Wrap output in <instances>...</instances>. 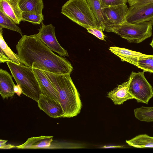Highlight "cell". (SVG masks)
Listing matches in <instances>:
<instances>
[{"instance_id":"obj_21","label":"cell","mask_w":153,"mask_h":153,"mask_svg":"<svg viewBox=\"0 0 153 153\" xmlns=\"http://www.w3.org/2000/svg\"><path fill=\"white\" fill-rule=\"evenodd\" d=\"M0 28L7 29L17 32L22 36L23 34L21 29L9 17L0 10Z\"/></svg>"},{"instance_id":"obj_26","label":"cell","mask_w":153,"mask_h":153,"mask_svg":"<svg viewBox=\"0 0 153 153\" xmlns=\"http://www.w3.org/2000/svg\"><path fill=\"white\" fill-rule=\"evenodd\" d=\"M88 32L93 35L100 39L104 40L105 37L102 29L97 28H90L87 29Z\"/></svg>"},{"instance_id":"obj_3","label":"cell","mask_w":153,"mask_h":153,"mask_svg":"<svg viewBox=\"0 0 153 153\" xmlns=\"http://www.w3.org/2000/svg\"><path fill=\"white\" fill-rule=\"evenodd\" d=\"M7 64L22 94L37 102L42 91L32 68L21 62L17 65L10 61Z\"/></svg>"},{"instance_id":"obj_20","label":"cell","mask_w":153,"mask_h":153,"mask_svg":"<svg viewBox=\"0 0 153 153\" xmlns=\"http://www.w3.org/2000/svg\"><path fill=\"white\" fill-rule=\"evenodd\" d=\"M135 117L138 120L147 122L153 121V107L142 106L134 110Z\"/></svg>"},{"instance_id":"obj_2","label":"cell","mask_w":153,"mask_h":153,"mask_svg":"<svg viewBox=\"0 0 153 153\" xmlns=\"http://www.w3.org/2000/svg\"><path fill=\"white\" fill-rule=\"evenodd\" d=\"M43 71L58 92L59 102L64 112L63 117H72L78 115L80 112L82 104L70 74H57Z\"/></svg>"},{"instance_id":"obj_7","label":"cell","mask_w":153,"mask_h":153,"mask_svg":"<svg viewBox=\"0 0 153 153\" xmlns=\"http://www.w3.org/2000/svg\"><path fill=\"white\" fill-rule=\"evenodd\" d=\"M37 35L42 41L49 48L61 56H68L67 51L58 42L55 34V27L52 24L45 25L42 22Z\"/></svg>"},{"instance_id":"obj_9","label":"cell","mask_w":153,"mask_h":153,"mask_svg":"<svg viewBox=\"0 0 153 153\" xmlns=\"http://www.w3.org/2000/svg\"><path fill=\"white\" fill-rule=\"evenodd\" d=\"M126 4L111 6L102 8V13L106 27L119 25L126 21L128 9Z\"/></svg>"},{"instance_id":"obj_24","label":"cell","mask_w":153,"mask_h":153,"mask_svg":"<svg viewBox=\"0 0 153 153\" xmlns=\"http://www.w3.org/2000/svg\"><path fill=\"white\" fill-rule=\"evenodd\" d=\"M43 14L22 12V21H27L34 24L40 25L44 20Z\"/></svg>"},{"instance_id":"obj_10","label":"cell","mask_w":153,"mask_h":153,"mask_svg":"<svg viewBox=\"0 0 153 153\" xmlns=\"http://www.w3.org/2000/svg\"><path fill=\"white\" fill-rule=\"evenodd\" d=\"M37 102L39 108L50 117L53 118L63 117V110L58 101L41 94Z\"/></svg>"},{"instance_id":"obj_22","label":"cell","mask_w":153,"mask_h":153,"mask_svg":"<svg viewBox=\"0 0 153 153\" xmlns=\"http://www.w3.org/2000/svg\"><path fill=\"white\" fill-rule=\"evenodd\" d=\"M2 29L0 28V48L11 62L19 65L21 62L18 55L14 53L8 47L3 36Z\"/></svg>"},{"instance_id":"obj_23","label":"cell","mask_w":153,"mask_h":153,"mask_svg":"<svg viewBox=\"0 0 153 153\" xmlns=\"http://www.w3.org/2000/svg\"><path fill=\"white\" fill-rule=\"evenodd\" d=\"M136 67L144 72L153 73V55L140 58Z\"/></svg>"},{"instance_id":"obj_1","label":"cell","mask_w":153,"mask_h":153,"mask_svg":"<svg viewBox=\"0 0 153 153\" xmlns=\"http://www.w3.org/2000/svg\"><path fill=\"white\" fill-rule=\"evenodd\" d=\"M16 48L21 62L30 67L57 74H70L73 70L71 63L54 53L37 33L22 36Z\"/></svg>"},{"instance_id":"obj_15","label":"cell","mask_w":153,"mask_h":153,"mask_svg":"<svg viewBox=\"0 0 153 153\" xmlns=\"http://www.w3.org/2000/svg\"><path fill=\"white\" fill-rule=\"evenodd\" d=\"M12 76L6 70L0 69V93L3 99L12 97L15 93Z\"/></svg>"},{"instance_id":"obj_6","label":"cell","mask_w":153,"mask_h":153,"mask_svg":"<svg viewBox=\"0 0 153 153\" xmlns=\"http://www.w3.org/2000/svg\"><path fill=\"white\" fill-rule=\"evenodd\" d=\"M144 72L131 73L129 91L137 102L148 104L153 97V88L145 78Z\"/></svg>"},{"instance_id":"obj_5","label":"cell","mask_w":153,"mask_h":153,"mask_svg":"<svg viewBox=\"0 0 153 153\" xmlns=\"http://www.w3.org/2000/svg\"><path fill=\"white\" fill-rule=\"evenodd\" d=\"M153 25L151 22L135 24L126 21L120 24L108 27L105 30L113 32L130 42L138 43L151 36Z\"/></svg>"},{"instance_id":"obj_29","label":"cell","mask_w":153,"mask_h":153,"mask_svg":"<svg viewBox=\"0 0 153 153\" xmlns=\"http://www.w3.org/2000/svg\"><path fill=\"white\" fill-rule=\"evenodd\" d=\"M0 61L1 63L11 61V60L6 55L2 50L0 48Z\"/></svg>"},{"instance_id":"obj_16","label":"cell","mask_w":153,"mask_h":153,"mask_svg":"<svg viewBox=\"0 0 153 153\" xmlns=\"http://www.w3.org/2000/svg\"><path fill=\"white\" fill-rule=\"evenodd\" d=\"M53 136H41L29 138L23 144L16 146L18 149L47 148L51 145Z\"/></svg>"},{"instance_id":"obj_31","label":"cell","mask_w":153,"mask_h":153,"mask_svg":"<svg viewBox=\"0 0 153 153\" xmlns=\"http://www.w3.org/2000/svg\"><path fill=\"white\" fill-rule=\"evenodd\" d=\"M150 45L153 48V38L150 44Z\"/></svg>"},{"instance_id":"obj_27","label":"cell","mask_w":153,"mask_h":153,"mask_svg":"<svg viewBox=\"0 0 153 153\" xmlns=\"http://www.w3.org/2000/svg\"><path fill=\"white\" fill-rule=\"evenodd\" d=\"M130 6H137L153 3V0H127Z\"/></svg>"},{"instance_id":"obj_14","label":"cell","mask_w":153,"mask_h":153,"mask_svg":"<svg viewBox=\"0 0 153 153\" xmlns=\"http://www.w3.org/2000/svg\"><path fill=\"white\" fill-rule=\"evenodd\" d=\"M111 52L118 56L121 60L137 66L138 59L150 55L117 47H110L108 48Z\"/></svg>"},{"instance_id":"obj_18","label":"cell","mask_w":153,"mask_h":153,"mask_svg":"<svg viewBox=\"0 0 153 153\" xmlns=\"http://www.w3.org/2000/svg\"><path fill=\"white\" fill-rule=\"evenodd\" d=\"M126 142L128 145L137 148H153V137L146 134H140Z\"/></svg>"},{"instance_id":"obj_30","label":"cell","mask_w":153,"mask_h":153,"mask_svg":"<svg viewBox=\"0 0 153 153\" xmlns=\"http://www.w3.org/2000/svg\"><path fill=\"white\" fill-rule=\"evenodd\" d=\"M14 90L15 93L19 96H20L21 94H22V89L20 86L17 84L15 85Z\"/></svg>"},{"instance_id":"obj_25","label":"cell","mask_w":153,"mask_h":153,"mask_svg":"<svg viewBox=\"0 0 153 153\" xmlns=\"http://www.w3.org/2000/svg\"><path fill=\"white\" fill-rule=\"evenodd\" d=\"M102 8L126 4L127 0H100Z\"/></svg>"},{"instance_id":"obj_19","label":"cell","mask_w":153,"mask_h":153,"mask_svg":"<svg viewBox=\"0 0 153 153\" xmlns=\"http://www.w3.org/2000/svg\"><path fill=\"white\" fill-rule=\"evenodd\" d=\"M92 10L99 25L103 31L105 28V22L102 13V8L100 0H86Z\"/></svg>"},{"instance_id":"obj_17","label":"cell","mask_w":153,"mask_h":153,"mask_svg":"<svg viewBox=\"0 0 153 153\" xmlns=\"http://www.w3.org/2000/svg\"><path fill=\"white\" fill-rule=\"evenodd\" d=\"M19 5L22 12L42 14L43 0H19Z\"/></svg>"},{"instance_id":"obj_8","label":"cell","mask_w":153,"mask_h":153,"mask_svg":"<svg viewBox=\"0 0 153 153\" xmlns=\"http://www.w3.org/2000/svg\"><path fill=\"white\" fill-rule=\"evenodd\" d=\"M127 22L135 24L153 22V3L128 8L126 16Z\"/></svg>"},{"instance_id":"obj_11","label":"cell","mask_w":153,"mask_h":153,"mask_svg":"<svg viewBox=\"0 0 153 153\" xmlns=\"http://www.w3.org/2000/svg\"><path fill=\"white\" fill-rule=\"evenodd\" d=\"M32 68L39 83L42 94L59 102L58 92L47 77L43 71L35 68Z\"/></svg>"},{"instance_id":"obj_12","label":"cell","mask_w":153,"mask_h":153,"mask_svg":"<svg viewBox=\"0 0 153 153\" xmlns=\"http://www.w3.org/2000/svg\"><path fill=\"white\" fill-rule=\"evenodd\" d=\"M131 81L129 77L128 80L119 85L107 94V97L110 99L115 105H120L128 100L134 99L129 91Z\"/></svg>"},{"instance_id":"obj_28","label":"cell","mask_w":153,"mask_h":153,"mask_svg":"<svg viewBox=\"0 0 153 153\" xmlns=\"http://www.w3.org/2000/svg\"><path fill=\"white\" fill-rule=\"evenodd\" d=\"M7 140L0 139V148L1 149H10L16 148V146L10 144H6Z\"/></svg>"},{"instance_id":"obj_13","label":"cell","mask_w":153,"mask_h":153,"mask_svg":"<svg viewBox=\"0 0 153 153\" xmlns=\"http://www.w3.org/2000/svg\"><path fill=\"white\" fill-rule=\"evenodd\" d=\"M19 0H0V10L11 18L16 24L22 21V13Z\"/></svg>"},{"instance_id":"obj_4","label":"cell","mask_w":153,"mask_h":153,"mask_svg":"<svg viewBox=\"0 0 153 153\" xmlns=\"http://www.w3.org/2000/svg\"><path fill=\"white\" fill-rule=\"evenodd\" d=\"M61 13L86 29L92 27L100 28L86 0H68L62 7Z\"/></svg>"}]
</instances>
